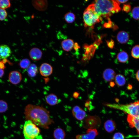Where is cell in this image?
Returning a JSON list of instances; mask_svg holds the SVG:
<instances>
[{"mask_svg":"<svg viewBox=\"0 0 139 139\" xmlns=\"http://www.w3.org/2000/svg\"><path fill=\"white\" fill-rule=\"evenodd\" d=\"M24 114L26 120L45 129H48L54 123L49 111L42 106L29 104L25 107Z\"/></svg>","mask_w":139,"mask_h":139,"instance_id":"obj_1","label":"cell"},{"mask_svg":"<svg viewBox=\"0 0 139 139\" xmlns=\"http://www.w3.org/2000/svg\"><path fill=\"white\" fill-rule=\"evenodd\" d=\"M92 4L94 12L101 19L102 17L109 18L121 10L117 0H96Z\"/></svg>","mask_w":139,"mask_h":139,"instance_id":"obj_2","label":"cell"},{"mask_svg":"<svg viewBox=\"0 0 139 139\" xmlns=\"http://www.w3.org/2000/svg\"><path fill=\"white\" fill-rule=\"evenodd\" d=\"M23 133L24 139H43L39 128L30 120L25 121Z\"/></svg>","mask_w":139,"mask_h":139,"instance_id":"obj_3","label":"cell"},{"mask_svg":"<svg viewBox=\"0 0 139 139\" xmlns=\"http://www.w3.org/2000/svg\"><path fill=\"white\" fill-rule=\"evenodd\" d=\"M83 18L85 27H92L102 20L100 17L94 12L92 4L89 5L84 11Z\"/></svg>","mask_w":139,"mask_h":139,"instance_id":"obj_4","label":"cell"},{"mask_svg":"<svg viewBox=\"0 0 139 139\" xmlns=\"http://www.w3.org/2000/svg\"><path fill=\"white\" fill-rule=\"evenodd\" d=\"M109 106L112 108L121 110L133 117H139V100L128 104H114Z\"/></svg>","mask_w":139,"mask_h":139,"instance_id":"obj_5","label":"cell"},{"mask_svg":"<svg viewBox=\"0 0 139 139\" xmlns=\"http://www.w3.org/2000/svg\"><path fill=\"white\" fill-rule=\"evenodd\" d=\"M100 123V118L98 116H89L85 119L84 124L88 129L95 128L99 126Z\"/></svg>","mask_w":139,"mask_h":139,"instance_id":"obj_6","label":"cell"},{"mask_svg":"<svg viewBox=\"0 0 139 139\" xmlns=\"http://www.w3.org/2000/svg\"><path fill=\"white\" fill-rule=\"evenodd\" d=\"M98 134V132L96 128L88 129L86 131V133L77 135L76 136V138L94 139Z\"/></svg>","mask_w":139,"mask_h":139,"instance_id":"obj_7","label":"cell"},{"mask_svg":"<svg viewBox=\"0 0 139 139\" xmlns=\"http://www.w3.org/2000/svg\"><path fill=\"white\" fill-rule=\"evenodd\" d=\"M22 75L21 73L17 71L11 72L9 74L8 79L12 84L16 85L20 83L22 80Z\"/></svg>","mask_w":139,"mask_h":139,"instance_id":"obj_8","label":"cell"},{"mask_svg":"<svg viewBox=\"0 0 139 139\" xmlns=\"http://www.w3.org/2000/svg\"><path fill=\"white\" fill-rule=\"evenodd\" d=\"M72 113L73 117L76 119L81 120L84 119L86 116L85 111L79 106H76L73 108Z\"/></svg>","mask_w":139,"mask_h":139,"instance_id":"obj_9","label":"cell"},{"mask_svg":"<svg viewBox=\"0 0 139 139\" xmlns=\"http://www.w3.org/2000/svg\"><path fill=\"white\" fill-rule=\"evenodd\" d=\"M39 71L41 75L44 77H47L50 75L53 72L51 66L47 63H44L40 65Z\"/></svg>","mask_w":139,"mask_h":139,"instance_id":"obj_10","label":"cell"},{"mask_svg":"<svg viewBox=\"0 0 139 139\" xmlns=\"http://www.w3.org/2000/svg\"><path fill=\"white\" fill-rule=\"evenodd\" d=\"M29 54L30 58L32 60L37 61L41 58L42 53V51L39 48L34 47L30 50Z\"/></svg>","mask_w":139,"mask_h":139,"instance_id":"obj_11","label":"cell"},{"mask_svg":"<svg viewBox=\"0 0 139 139\" xmlns=\"http://www.w3.org/2000/svg\"><path fill=\"white\" fill-rule=\"evenodd\" d=\"M127 120L131 127L136 128L139 136V117H134L128 115Z\"/></svg>","mask_w":139,"mask_h":139,"instance_id":"obj_12","label":"cell"},{"mask_svg":"<svg viewBox=\"0 0 139 139\" xmlns=\"http://www.w3.org/2000/svg\"><path fill=\"white\" fill-rule=\"evenodd\" d=\"M11 53V49L7 45H0V59H6L10 56Z\"/></svg>","mask_w":139,"mask_h":139,"instance_id":"obj_13","label":"cell"},{"mask_svg":"<svg viewBox=\"0 0 139 139\" xmlns=\"http://www.w3.org/2000/svg\"><path fill=\"white\" fill-rule=\"evenodd\" d=\"M115 73L112 69L110 68L106 69L102 74L104 80L107 82L111 81L115 79Z\"/></svg>","mask_w":139,"mask_h":139,"instance_id":"obj_14","label":"cell"},{"mask_svg":"<svg viewBox=\"0 0 139 139\" xmlns=\"http://www.w3.org/2000/svg\"><path fill=\"white\" fill-rule=\"evenodd\" d=\"M117 39L118 41L121 44L126 43L129 39V35L127 32L121 31L118 33L117 36Z\"/></svg>","mask_w":139,"mask_h":139,"instance_id":"obj_15","label":"cell"},{"mask_svg":"<svg viewBox=\"0 0 139 139\" xmlns=\"http://www.w3.org/2000/svg\"><path fill=\"white\" fill-rule=\"evenodd\" d=\"M45 99L47 103L50 106H54L59 103L57 97L53 93H50L46 95Z\"/></svg>","mask_w":139,"mask_h":139,"instance_id":"obj_16","label":"cell"},{"mask_svg":"<svg viewBox=\"0 0 139 139\" xmlns=\"http://www.w3.org/2000/svg\"><path fill=\"white\" fill-rule=\"evenodd\" d=\"M61 46L63 49L66 51H70L74 46L73 40L70 39L64 40L61 42Z\"/></svg>","mask_w":139,"mask_h":139,"instance_id":"obj_17","label":"cell"},{"mask_svg":"<svg viewBox=\"0 0 139 139\" xmlns=\"http://www.w3.org/2000/svg\"><path fill=\"white\" fill-rule=\"evenodd\" d=\"M104 127L107 132L111 133L114 131L115 129L116 125L115 122L113 120L109 119L105 122Z\"/></svg>","mask_w":139,"mask_h":139,"instance_id":"obj_18","label":"cell"},{"mask_svg":"<svg viewBox=\"0 0 139 139\" xmlns=\"http://www.w3.org/2000/svg\"><path fill=\"white\" fill-rule=\"evenodd\" d=\"M53 135L55 139H64L66 134L64 131L62 129L58 127L54 130Z\"/></svg>","mask_w":139,"mask_h":139,"instance_id":"obj_19","label":"cell"},{"mask_svg":"<svg viewBox=\"0 0 139 139\" xmlns=\"http://www.w3.org/2000/svg\"><path fill=\"white\" fill-rule=\"evenodd\" d=\"M27 72L29 77H34L36 76L38 72V67L34 64H31L27 69Z\"/></svg>","mask_w":139,"mask_h":139,"instance_id":"obj_20","label":"cell"},{"mask_svg":"<svg viewBox=\"0 0 139 139\" xmlns=\"http://www.w3.org/2000/svg\"><path fill=\"white\" fill-rule=\"evenodd\" d=\"M128 56L127 53L123 51L119 53L117 56V59L118 61L121 63H126L128 60Z\"/></svg>","mask_w":139,"mask_h":139,"instance_id":"obj_21","label":"cell"},{"mask_svg":"<svg viewBox=\"0 0 139 139\" xmlns=\"http://www.w3.org/2000/svg\"><path fill=\"white\" fill-rule=\"evenodd\" d=\"M115 82L118 86H122L126 83V80L124 76L121 74H117L115 78Z\"/></svg>","mask_w":139,"mask_h":139,"instance_id":"obj_22","label":"cell"},{"mask_svg":"<svg viewBox=\"0 0 139 139\" xmlns=\"http://www.w3.org/2000/svg\"><path fill=\"white\" fill-rule=\"evenodd\" d=\"M65 21L68 23H71L73 22L75 19V15L71 12H68L64 15Z\"/></svg>","mask_w":139,"mask_h":139,"instance_id":"obj_23","label":"cell"},{"mask_svg":"<svg viewBox=\"0 0 139 139\" xmlns=\"http://www.w3.org/2000/svg\"><path fill=\"white\" fill-rule=\"evenodd\" d=\"M31 64L30 61L27 58L22 59L19 63L20 67L23 69H27Z\"/></svg>","mask_w":139,"mask_h":139,"instance_id":"obj_24","label":"cell"},{"mask_svg":"<svg viewBox=\"0 0 139 139\" xmlns=\"http://www.w3.org/2000/svg\"><path fill=\"white\" fill-rule=\"evenodd\" d=\"M131 54L133 58H139V45H136L133 47L131 50Z\"/></svg>","mask_w":139,"mask_h":139,"instance_id":"obj_25","label":"cell"},{"mask_svg":"<svg viewBox=\"0 0 139 139\" xmlns=\"http://www.w3.org/2000/svg\"><path fill=\"white\" fill-rule=\"evenodd\" d=\"M131 16L134 19L139 20V6L134 7L131 12Z\"/></svg>","mask_w":139,"mask_h":139,"instance_id":"obj_26","label":"cell"},{"mask_svg":"<svg viewBox=\"0 0 139 139\" xmlns=\"http://www.w3.org/2000/svg\"><path fill=\"white\" fill-rule=\"evenodd\" d=\"M11 4L8 0H0V8L6 9L10 7Z\"/></svg>","mask_w":139,"mask_h":139,"instance_id":"obj_27","label":"cell"},{"mask_svg":"<svg viewBox=\"0 0 139 139\" xmlns=\"http://www.w3.org/2000/svg\"><path fill=\"white\" fill-rule=\"evenodd\" d=\"M8 105L5 101L0 100V113L5 112L7 110Z\"/></svg>","mask_w":139,"mask_h":139,"instance_id":"obj_28","label":"cell"},{"mask_svg":"<svg viewBox=\"0 0 139 139\" xmlns=\"http://www.w3.org/2000/svg\"><path fill=\"white\" fill-rule=\"evenodd\" d=\"M7 13L5 9L0 8V21L4 20L7 17Z\"/></svg>","mask_w":139,"mask_h":139,"instance_id":"obj_29","label":"cell"},{"mask_svg":"<svg viewBox=\"0 0 139 139\" xmlns=\"http://www.w3.org/2000/svg\"><path fill=\"white\" fill-rule=\"evenodd\" d=\"M112 139H125L124 135L121 133L117 132L113 135Z\"/></svg>","mask_w":139,"mask_h":139,"instance_id":"obj_30","label":"cell"},{"mask_svg":"<svg viewBox=\"0 0 139 139\" xmlns=\"http://www.w3.org/2000/svg\"><path fill=\"white\" fill-rule=\"evenodd\" d=\"M131 6L129 3L125 4L123 5V10L126 13H128L131 11Z\"/></svg>","mask_w":139,"mask_h":139,"instance_id":"obj_31","label":"cell"},{"mask_svg":"<svg viewBox=\"0 0 139 139\" xmlns=\"http://www.w3.org/2000/svg\"><path fill=\"white\" fill-rule=\"evenodd\" d=\"M107 43L109 47L111 49L113 48L114 45V42L111 39L110 41H108Z\"/></svg>","mask_w":139,"mask_h":139,"instance_id":"obj_32","label":"cell"},{"mask_svg":"<svg viewBox=\"0 0 139 139\" xmlns=\"http://www.w3.org/2000/svg\"><path fill=\"white\" fill-rule=\"evenodd\" d=\"M112 22L110 20H109V21L108 23H105L104 25L105 27L106 28H110L112 27Z\"/></svg>","mask_w":139,"mask_h":139,"instance_id":"obj_33","label":"cell"},{"mask_svg":"<svg viewBox=\"0 0 139 139\" xmlns=\"http://www.w3.org/2000/svg\"><path fill=\"white\" fill-rule=\"evenodd\" d=\"M6 67L4 64L1 61H0V68L4 70Z\"/></svg>","mask_w":139,"mask_h":139,"instance_id":"obj_34","label":"cell"},{"mask_svg":"<svg viewBox=\"0 0 139 139\" xmlns=\"http://www.w3.org/2000/svg\"><path fill=\"white\" fill-rule=\"evenodd\" d=\"M79 95V93L77 92H75L73 94V97L77 99Z\"/></svg>","mask_w":139,"mask_h":139,"instance_id":"obj_35","label":"cell"},{"mask_svg":"<svg viewBox=\"0 0 139 139\" xmlns=\"http://www.w3.org/2000/svg\"><path fill=\"white\" fill-rule=\"evenodd\" d=\"M4 74V70L0 68V77H2Z\"/></svg>","mask_w":139,"mask_h":139,"instance_id":"obj_36","label":"cell"},{"mask_svg":"<svg viewBox=\"0 0 139 139\" xmlns=\"http://www.w3.org/2000/svg\"><path fill=\"white\" fill-rule=\"evenodd\" d=\"M73 47L75 49H77L79 48V46L77 43H75Z\"/></svg>","mask_w":139,"mask_h":139,"instance_id":"obj_37","label":"cell"},{"mask_svg":"<svg viewBox=\"0 0 139 139\" xmlns=\"http://www.w3.org/2000/svg\"><path fill=\"white\" fill-rule=\"evenodd\" d=\"M136 78L137 80L139 82V70L136 73Z\"/></svg>","mask_w":139,"mask_h":139,"instance_id":"obj_38","label":"cell"},{"mask_svg":"<svg viewBox=\"0 0 139 139\" xmlns=\"http://www.w3.org/2000/svg\"><path fill=\"white\" fill-rule=\"evenodd\" d=\"M119 3H123L126 2L128 1V0H117Z\"/></svg>","mask_w":139,"mask_h":139,"instance_id":"obj_39","label":"cell"},{"mask_svg":"<svg viewBox=\"0 0 139 139\" xmlns=\"http://www.w3.org/2000/svg\"><path fill=\"white\" fill-rule=\"evenodd\" d=\"M114 83L113 82H111L110 83V85L111 87H113L114 85Z\"/></svg>","mask_w":139,"mask_h":139,"instance_id":"obj_40","label":"cell"}]
</instances>
